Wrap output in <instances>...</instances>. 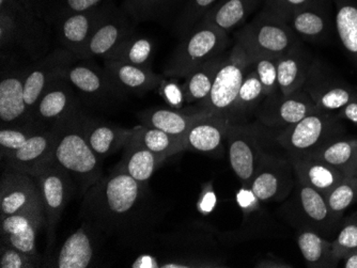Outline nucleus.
<instances>
[{
    "instance_id": "obj_1",
    "label": "nucleus",
    "mask_w": 357,
    "mask_h": 268,
    "mask_svg": "<svg viewBox=\"0 0 357 268\" xmlns=\"http://www.w3.org/2000/svg\"><path fill=\"white\" fill-rule=\"evenodd\" d=\"M80 216L99 233L123 239L140 235L152 220L148 185L117 166L84 194Z\"/></svg>"
},
{
    "instance_id": "obj_2",
    "label": "nucleus",
    "mask_w": 357,
    "mask_h": 268,
    "mask_svg": "<svg viewBox=\"0 0 357 268\" xmlns=\"http://www.w3.org/2000/svg\"><path fill=\"white\" fill-rule=\"evenodd\" d=\"M83 110L57 126L53 157L69 173L79 195L102 178V159L88 145L83 131Z\"/></svg>"
},
{
    "instance_id": "obj_3",
    "label": "nucleus",
    "mask_w": 357,
    "mask_h": 268,
    "mask_svg": "<svg viewBox=\"0 0 357 268\" xmlns=\"http://www.w3.org/2000/svg\"><path fill=\"white\" fill-rule=\"evenodd\" d=\"M229 38L222 30L199 23L183 37L167 61L164 75L169 78H185L194 70L224 55Z\"/></svg>"
},
{
    "instance_id": "obj_4",
    "label": "nucleus",
    "mask_w": 357,
    "mask_h": 268,
    "mask_svg": "<svg viewBox=\"0 0 357 268\" xmlns=\"http://www.w3.org/2000/svg\"><path fill=\"white\" fill-rule=\"evenodd\" d=\"M342 121L336 113L317 109L298 123L282 129L276 136V141L289 156L306 157L331 140L340 137L344 133Z\"/></svg>"
},
{
    "instance_id": "obj_5",
    "label": "nucleus",
    "mask_w": 357,
    "mask_h": 268,
    "mask_svg": "<svg viewBox=\"0 0 357 268\" xmlns=\"http://www.w3.org/2000/svg\"><path fill=\"white\" fill-rule=\"evenodd\" d=\"M236 39L250 59L259 56L278 58L300 43L286 21L264 11L241 28Z\"/></svg>"
},
{
    "instance_id": "obj_6",
    "label": "nucleus",
    "mask_w": 357,
    "mask_h": 268,
    "mask_svg": "<svg viewBox=\"0 0 357 268\" xmlns=\"http://www.w3.org/2000/svg\"><path fill=\"white\" fill-rule=\"evenodd\" d=\"M36 180L42 207L46 230V252L50 253L55 243L56 229L64 209L76 191L75 184L66 170L62 169L52 157L31 175Z\"/></svg>"
},
{
    "instance_id": "obj_7",
    "label": "nucleus",
    "mask_w": 357,
    "mask_h": 268,
    "mask_svg": "<svg viewBox=\"0 0 357 268\" xmlns=\"http://www.w3.org/2000/svg\"><path fill=\"white\" fill-rule=\"evenodd\" d=\"M250 59L240 44L225 55L208 97L199 104L202 109L229 119L241 86L250 67Z\"/></svg>"
},
{
    "instance_id": "obj_8",
    "label": "nucleus",
    "mask_w": 357,
    "mask_h": 268,
    "mask_svg": "<svg viewBox=\"0 0 357 268\" xmlns=\"http://www.w3.org/2000/svg\"><path fill=\"white\" fill-rule=\"evenodd\" d=\"M228 159L232 171L243 186L250 187L264 155L258 126L245 123L230 124L226 136Z\"/></svg>"
},
{
    "instance_id": "obj_9",
    "label": "nucleus",
    "mask_w": 357,
    "mask_h": 268,
    "mask_svg": "<svg viewBox=\"0 0 357 268\" xmlns=\"http://www.w3.org/2000/svg\"><path fill=\"white\" fill-rule=\"evenodd\" d=\"M303 89L310 94L319 109L328 113H338L357 99L356 88L333 75L320 61L314 60Z\"/></svg>"
},
{
    "instance_id": "obj_10",
    "label": "nucleus",
    "mask_w": 357,
    "mask_h": 268,
    "mask_svg": "<svg viewBox=\"0 0 357 268\" xmlns=\"http://www.w3.org/2000/svg\"><path fill=\"white\" fill-rule=\"evenodd\" d=\"M319 109L304 89L284 95L280 90L264 99L258 108V122L268 129H284Z\"/></svg>"
},
{
    "instance_id": "obj_11",
    "label": "nucleus",
    "mask_w": 357,
    "mask_h": 268,
    "mask_svg": "<svg viewBox=\"0 0 357 268\" xmlns=\"http://www.w3.org/2000/svg\"><path fill=\"white\" fill-rule=\"evenodd\" d=\"M17 213H43L41 196L31 175L7 168L0 179V218Z\"/></svg>"
},
{
    "instance_id": "obj_12",
    "label": "nucleus",
    "mask_w": 357,
    "mask_h": 268,
    "mask_svg": "<svg viewBox=\"0 0 357 268\" xmlns=\"http://www.w3.org/2000/svg\"><path fill=\"white\" fill-rule=\"evenodd\" d=\"M290 161L266 154L250 184L257 199L261 203L282 201L294 186Z\"/></svg>"
},
{
    "instance_id": "obj_13",
    "label": "nucleus",
    "mask_w": 357,
    "mask_h": 268,
    "mask_svg": "<svg viewBox=\"0 0 357 268\" xmlns=\"http://www.w3.org/2000/svg\"><path fill=\"white\" fill-rule=\"evenodd\" d=\"M79 111H82V106L77 92L61 76L56 78L42 94L32 117L42 125L54 127Z\"/></svg>"
},
{
    "instance_id": "obj_14",
    "label": "nucleus",
    "mask_w": 357,
    "mask_h": 268,
    "mask_svg": "<svg viewBox=\"0 0 357 268\" xmlns=\"http://www.w3.org/2000/svg\"><path fill=\"white\" fill-rule=\"evenodd\" d=\"M76 60L77 58L67 49H56L30 69L25 70L24 92L31 115L44 91L56 78L63 76L64 71L74 65Z\"/></svg>"
},
{
    "instance_id": "obj_15",
    "label": "nucleus",
    "mask_w": 357,
    "mask_h": 268,
    "mask_svg": "<svg viewBox=\"0 0 357 268\" xmlns=\"http://www.w3.org/2000/svg\"><path fill=\"white\" fill-rule=\"evenodd\" d=\"M57 140V126H44L38 129L27 143L6 155L3 159L6 167L32 175L38 168L53 157Z\"/></svg>"
},
{
    "instance_id": "obj_16",
    "label": "nucleus",
    "mask_w": 357,
    "mask_h": 268,
    "mask_svg": "<svg viewBox=\"0 0 357 268\" xmlns=\"http://www.w3.org/2000/svg\"><path fill=\"white\" fill-rule=\"evenodd\" d=\"M0 9L1 47L16 44L30 47V41H35L41 30L33 14L17 0H0Z\"/></svg>"
},
{
    "instance_id": "obj_17",
    "label": "nucleus",
    "mask_w": 357,
    "mask_h": 268,
    "mask_svg": "<svg viewBox=\"0 0 357 268\" xmlns=\"http://www.w3.org/2000/svg\"><path fill=\"white\" fill-rule=\"evenodd\" d=\"M134 33V26L128 21L126 12L108 8L90 40L86 60L93 57L106 59Z\"/></svg>"
},
{
    "instance_id": "obj_18",
    "label": "nucleus",
    "mask_w": 357,
    "mask_h": 268,
    "mask_svg": "<svg viewBox=\"0 0 357 268\" xmlns=\"http://www.w3.org/2000/svg\"><path fill=\"white\" fill-rule=\"evenodd\" d=\"M107 9L108 7H98L68 14L59 28V39L64 49L78 60H86L90 40Z\"/></svg>"
},
{
    "instance_id": "obj_19",
    "label": "nucleus",
    "mask_w": 357,
    "mask_h": 268,
    "mask_svg": "<svg viewBox=\"0 0 357 268\" xmlns=\"http://www.w3.org/2000/svg\"><path fill=\"white\" fill-rule=\"evenodd\" d=\"M63 77L88 101L102 103L123 95L114 85L105 69L92 67L89 63L72 65L64 71Z\"/></svg>"
},
{
    "instance_id": "obj_20",
    "label": "nucleus",
    "mask_w": 357,
    "mask_h": 268,
    "mask_svg": "<svg viewBox=\"0 0 357 268\" xmlns=\"http://www.w3.org/2000/svg\"><path fill=\"white\" fill-rule=\"evenodd\" d=\"M298 185L296 203L300 221L303 223L301 228L314 230L324 236L330 235L340 223L331 212L326 196L301 182L298 181Z\"/></svg>"
},
{
    "instance_id": "obj_21",
    "label": "nucleus",
    "mask_w": 357,
    "mask_h": 268,
    "mask_svg": "<svg viewBox=\"0 0 357 268\" xmlns=\"http://www.w3.org/2000/svg\"><path fill=\"white\" fill-rule=\"evenodd\" d=\"M229 119L222 116L208 113L195 122L184 136V151L197 152L208 155H222Z\"/></svg>"
},
{
    "instance_id": "obj_22",
    "label": "nucleus",
    "mask_w": 357,
    "mask_h": 268,
    "mask_svg": "<svg viewBox=\"0 0 357 268\" xmlns=\"http://www.w3.org/2000/svg\"><path fill=\"white\" fill-rule=\"evenodd\" d=\"M25 70L3 76L0 83V120L1 127L27 126L38 123L26 104L24 92Z\"/></svg>"
},
{
    "instance_id": "obj_23",
    "label": "nucleus",
    "mask_w": 357,
    "mask_h": 268,
    "mask_svg": "<svg viewBox=\"0 0 357 268\" xmlns=\"http://www.w3.org/2000/svg\"><path fill=\"white\" fill-rule=\"evenodd\" d=\"M296 35L310 42H322L330 37L333 28L330 0L317 3L298 10L288 21Z\"/></svg>"
},
{
    "instance_id": "obj_24",
    "label": "nucleus",
    "mask_w": 357,
    "mask_h": 268,
    "mask_svg": "<svg viewBox=\"0 0 357 268\" xmlns=\"http://www.w3.org/2000/svg\"><path fill=\"white\" fill-rule=\"evenodd\" d=\"M96 230L84 223L60 247L54 267L88 268L96 261Z\"/></svg>"
},
{
    "instance_id": "obj_25",
    "label": "nucleus",
    "mask_w": 357,
    "mask_h": 268,
    "mask_svg": "<svg viewBox=\"0 0 357 268\" xmlns=\"http://www.w3.org/2000/svg\"><path fill=\"white\" fill-rule=\"evenodd\" d=\"M83 131L88 145L103 159L124 148L135 129H122L101 120L92 119L84 116Z\"/></svg>"
},
{
    "instance_id": "obj_26",
    "label": "nucleus",
    "mask_w": 357,
    "mask_h": 268,
    "mask_svg": "<svg viewBox=\"0 0 357 268\" xmlns=\"http://www.w3.org/2000/svg\"><path fill=\"white\" fill-rule=\"evenodd\" d=\"M106 73L122 93L142 94L160 87L164 78L150 68L136 67L118 61H105Z\"/></svg>"
},
{
    "instance_id": "obj_27",
    "label": "nucleus",
    "mask_w": 357,
    "mask_h": 268,
    "mask_svg": "<svg viewBox=\"0 0 357 268\" xmlns=\"http://www.w3.org/2000/svg\"><path fill=\"white\" fill-rule=\"evenodd\" d=\"M314 60L300 43L278 58V90L284 95L304 88Z\"/></svg>"
},
{
    "instance_id": "obj_28",
    "label": "nucleus",
    "mask_w": 357,
    "mask_h": 268,
    "mask_svg": "<svg viewBox=\"0 0 357 268\" xmlns=\"http://www.w3.org/2000/svg\"><path fill=\"white\" fill-rule=\"evenodd\" d=\"M289 161L298 182L310 186L324 196L347 177L340 170L312 157L289 156Z\"/></svg>"
},
{
    "instance_id": "obj_29",
    "label": "nucleus",
    "mask_w": 357,
    "mask_h": 268,
    "mask_svg": "<svg viewBox=\"0 0 357 268\" xmlns=\"http://www.w3.org/2000/svg\"><path fill=\"white\" fill-rule=\"evenodd\" d=\"M208 113H212L204 109L198 110L195 113H182L176 110L156 108L142 111L138 117L142 125L160 129L174 137L183 140L190 126Z\"/></svg>"
},
{
    "instance_id": "obj_30",
    "label": "nucleus",
    "mask_w": 357,
    "mask_h": 268,
    "mask_svg": "<svg viewBox=\"0 0 357 268\" xmlns=\"http://www.w3.org/2000/svg\"><path fill=\"white\" fill-rule=\"evenodd\" d=\"M163 163V159L142 145L133 135L124 145L123 155L118 167L139 183L148 184L155 170Z\"/></svg>"
},
{
    "instance_id": "obj_31",
    "label": "nucleus",
    "mask_w": 357,
    "mask_h": 268,
    "mask_svg": "<svg viewBox=\"0 0 357 268\" xmlns=\"http://www.w3.org/2000/svg\"><path fill=\"white\" fill-rule=\"evenodd\" d=\"M264 1V0H220L211 8L202 22L228 33L229 30L242 25Z\"/></svg>"
},
{
    "instance_id": "obj_32",
    "label": "nucleus",
    "mask_w": 357,
    "mask_h": 268,
    "mask_svg": "<svg viewBox=\"0 0 357 268\" xmlns=\"http://www.w3.org/2000/svg\"><path fill=\"white\" fill-rule=\"evenodd\" d=\"M296 242L310 267H336L332 255L333 241L326 236L308 228H300Z\"/></svg>"
},
{
    "instance_id": "obj_33",
    "label": "nucleus",
    "mask_w": 357,
    "mask_h": 268,
    "mask_svg": "<svg viewBox=\"0 0 357 268\" xmlns=\"http://www.w3.org/2000/svg\"><path fill=\"white\" fill-rule=\"evenodd\" d=\"M264 99H266V93H264L261 81L259 79L258 75L252 69V63H250V69L243 81L238 97H236L231 113H230V122L244 123L243 120L245 119L246 116L254 113L255 110H258Z\"/></svg>"
},
{
    "instance_id": "obj_34",
    "label": "nucleus",
    "mask_w": 357,
    "mask_h": 268,
    "mask_svg": "<svg viewBox=\"0 0 357 268\" xmlns=\"http://www.w3.org/2000/svg\"><path fill=\"white\" fill-rule=\"evenodd\" d=\"M225 55L210 60L202 67L188 74L182 85L184 99L188 103H202L208 97L218 69L224 61Z\"/></svg>"
},
{
    "instance_id": "obj_35",
    "label": "nucleus",
    "mask_w": 357,
    "mask_h": 268,
    "mask_svg": "<svg viewBox=\"0 0 357 268\" xmlns=\"http://www.w3.org/2000/svg\"><path fill=\"white\" fill-rule=\"evenodd\" d=\"M335 29L347 53L357 63V0H336Z\"/></svg>"
},
{
    "instance_id": "obj_36",
    "label": "nucleus",
    "mask_w": 357,
    "mask_h": 268,
    "mask_svg": "<svg viewBox=\"0 0 357 268\" xmlns=\"http://www.w3.org/2000/svg\"><path fill=\"white\" fill-rule=\"evenodd\" d=\"M357 155V138L352 139L331 140L330 143L317 150L312 155L306 157L319 159L336 169L340 170L344 175H348L349 169Z\"/></svg>"
},
{
    "instance_id": "obj_37",
    "label": "nucleus",
    "mask_w": 357,
    "mask_h": 268,
    "mask_svg": "<svg viewBox=\"0 0 357 268\" xmlns=\"http://www.w3.org/2000/svg\"><path fill=\"white\" fill-rule=\"evenodd\" d=\"M134 136L142 145L163 161L169 156L184 151L183 140L174 137L160 129L140 125L135 127Z\"/></svg>"
},
{
    "instance_id": "obj_38",
    "label": "nucleus",
    "mask_w": 357,
    "mask_h": 268,
    "mask_svg": "<svg viewBox=\"0 0 357 268\" xmlns=\"http://www.w3.org/2000/svg\"><path fill=\"white\" fill-rule=\"evenodd\" d=\"M153 43L146 37L134 33L116 49L105 61H118L136 67L150 68Z\"/></svg>"
},
{
    "instance_id": "obj_39",
    "label": "nucleus",
    "mask_w": 357,
    "mask_h": 268,
    "mask_svg": "<svg viewBox=\"0 0 357 268\" xmlns=\"http://www.w3.org/2000/svg\"><path fill=\"white\" fill-rule=\"evenodd\" d=\"M180 0H124L123 11L136 22L162 19Z\"/></svg>"
},
{
    "instance_id": "obj_40",
    "label": "nucleus",
    "mask_w": 357,
    "mask_h": 268,
    "mask_svg": "<svg viewBox=\"0 0 357 268\" xmlns=\"http://www.w3.org/2000/svg\"><path fill=\"white\" fill-rule=\"evenodd\" d=\"M326 198L335 219L342 223L344 212L357 202V178H344Z\"/></svg>"
},
{
    "instance_id": "obj_41",
    "label": "nucleus",
    "mask_w": 357,
    "mask_h": 268,
    "mask_svg": "<svg viewBox=\"0 0 357 268\" xmlns=\"http://www.w3.org/2000/svg\"><path fill=\"white\" fill-rule=\"evenodd\" d=\"M216 3L218 0H188L176 22L178 35L185 37L195 26L204 19V15Z\"/></svg>"
},
{
    "instance_id": "obj_42",
    "label": "nucleus",
    "mask_w": 357,
    "mask_h": 268,
    "mask_svg": "<svg viewBox=\"0 0 357 268\" xmlns=\"http://www.w3.org/2000/svg\"><path fill=\"white\" fill-rule=\"evenodd\" d=\"M40 123L31 124L27 126H12V127H1L0 131V152L1 157L23 147L28 139L31 137L38 129L44 127ZM48 127V126H47Z\"/></svg>"
},
{
    "instance_id": "obj_43",
    "label": "nucleus",
    "mask_w": 357,
    "mask_h": 268,
    "mask_svg": "<svg viewBox=\"0 0 357 268\" xmlns=\"http://www.w3.org/2000/svg\"><path fill=\"white\" fill-rule=\"evenodd\" d=\"M278 58L259 56L252 58V68L258 75L264 87L266 97L278 90Z\"/></svg>"
},
{
    "instance_id": "obj_44",
    "label": "nucleus",
    "mask_w": 357,
    "mask_h": 268,
    "mask_svg": "<svg viewBox=\"0 0 357 268\" xmlns=\"http://www.w3.org/2000/svg\"><path fill=\"white\" fill-rule=\"evenodd\" d=\"M357 250V221H350L339 230L333 241V260L336 266L351 252Z\"/></svg>"
},
{
    "instance_id": "obj_45",
    "label": "nucleus",
    "mask_w": 357,
    "mask_h": 268,
    "mask_svg": "<svg viewBox=\"0 0 357 268\" xmlns=\"http://www.w3.org/2000/svg\"><path fill=\"white\" fill-rule=\"evenodd\" d=\"M43 228L42 225H32L24 231L11 235L1 236V245L15 248L33 257H40L37 251L38 232Z\"/></svg>"
},
{
    "instance_id": "obj_46",
    "label": "nucleus",
    "mask_w": 357,
    "mask_h": 268,
    "mask_svg": "<svg viewBox=\"0 0 357 268\" xmlns=\"http://www.w3.org/2000/svg\"><path fill=\"white\" fill-rule=\"evenodd\" d=\"M40 264V257H33L15 248L1 245L0 268H33L39 267Z\"/></svg>"
},
{
    "instance_id": "obj_47",
    "label": "nucleus",
    "mask_w": 357,
    "mask_h": 268,
    "mask_svg": "<svg viewBox=\"0 0 357 268\" xmlns=\"http://www.w3.org/2000/svg\"><path fill=\"white\" fill-rule=\"evenodd\" d=\"M317 1L319 0H264L262 11L280 17L288 23L289 19L294 12Z\"/></svg>"
},
{
    "instance_id": "obj_48",
    "label": "nucleus",
    "mask_w": 357,
    "mask_h": 268,
    "mask_svg": "<svg viewBox=\"0 0 357 268\" xmlns=\"http://www.w3.org/2000/svg\"><path fill=\"white\" fill-rule=\"evenodd\" d=\"M160 88L162 97H163L165 101L169 103L170 105L178 107V106H181L183 101H185L182 87L176 85V84L172 83V81L166 83L165 79H164Z\"/></svg>"
},
{
    "instance_id": "obj_49",
    "label": "nucleus",
    "mask_w": 357,
    "mask_h": 268,
    "mask_svg": "<svg viewBox=\"0 0 357 268\" xmlns=\"http://www.w3.org/2000/svg\"><path fill=\"white\" fill-rule=\"evenodd\" d=\"M103 1L104 0H66V5L69 9V13H75L100 7Z\"/></svg>"
},
{
    "instance_id": "obj_50",
    "label": "nucleus",
    "mask_w": 357,
    "mask_h": 268,
    "mask_svg": "<svg viewBox=\"0 0 357 268\" xmlns=\"http://www.w3.org/2000/svg\"><path fill=\"white\" fill-rule=\"evenodd\" d=\"M336 115L339 119L346 120V121L357 125V99L339 110Z\"/></svg>"
},
{
    "instance_id": "obj_51",
    "label": "nucleus",
    "mask_w": 357,
    "mask_h": 268,
    "mask_svg": "<svg viewBox=\"0 0 357 268\" xmlns=\"http://www.w3.org/2000/svg\"><path fill=\"white\" fill-rule=\"evenodd\" d=\"M132 267L135 268H156L160 267V262L156 261L154 258L148 257V255H144V257H139L137 259V261L134 262L132 264Z\"/></svg>"
},
{
    "instance_id": "obj_52",
    "label": "nucleus",
    "mask_w": 357,
    "mask_h": 268,
    "mask_svg": "<svg viewBox=\"0 0 357 268\" xmlns=\"http://www.w3.org/2000/svg\"><path fill=\"white\" fill-rule=\"evenodd\" d=\"M342 261H344V265H342V267L357 268V250L356 251L351 252L350 255L344 257Z\"/></svg>"
},
{
    "instance_id": "obj_53",
    "label": "nucleus",
    "mask_w": 357,
    "mask_h": 268,
    "mask_svg": "<svg viewBox=\"0 0 357 268\" xmlns=\"http://www.w3.org/2000/svg\"><path fill=\"white\" fill-rule=\"evenodd\" d=\"M347 177L357 178V155L356 157H355L352 165H351L350 169H349L348 175H347Z\"/></svg>"
}]
</instances>
